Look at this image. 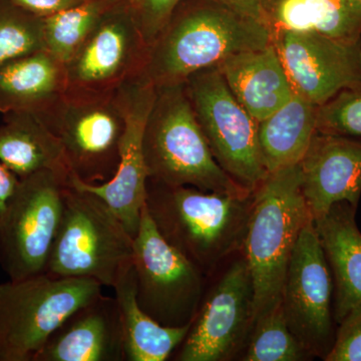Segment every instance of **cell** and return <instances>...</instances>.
Instances as JSON below:
<instances>
[{"label": "cell", "instance_id": "6da1fadb", "mask_svg": "<svg viewBox=\"0 0 361 361\" xmlns=\"http://www.w3.org/2000/svg\"><path fill=\"white\" fill-rule=\"evenodd\" d=\"M270 42L262 23L217 0H180L149 45L142 73L155 87L184 84L232 54Z\"/></svg>", "mask_w": 361, "mask_h": 361}, {"label": "cell", "instance_id": "7a4b0ae2", "mask_svg": "<svg viewBox=\"0 0 361 361\" xmlns=\"http://www.w3.org/2000/svg\"><path fill=\"white\" fill-rule=\"evenodd\" d=\"M254 193L205 192L148 179L146 207L161 236L210 277L242 250Z\"/></svg>", "mask_w": 361, "mask_h": 361}, {"label": "cell", "instance_id": "3957f363", "mask_svg": "<svg viewBox=\"0 0 361 361\" xmlns=\"http://www.w3.org/2000/svg\"><path fill=\"white\" fill-rule=\"evenodd\" d=\"M310 220L299 164L269 174L254 193L242 246L253 281L254 323L281 303L287 267Z\"/></svg>", "mask_w": 361, "mask_h": 361}, {"label": "cell", "instance_id": "277c9868", "mask_svg": "<svg viewBox=\"0 0 361 361\" xmlns=\"http://www.w3.org/2000/svg\"><path fill=\"white\" fill-rule=\"evenodd\" d=\"M149 179L168 186L246 195L214 159L184 84L156 87L142 137Z\"/></svg>", "mask_w": 361, "mask_h": 361}, {"label": "cell", "instance_id": "5b68a950", "mask_svg": "<svg viewBox=\"0 0 361 361\" xmlns=\"http://www.w3.org/2000/svg\"><path fill=\"white\" fill-rule=\"evenodd\" d=\"M134 238L97 195L68 183L58 234L44 273L89 278L113 288L133 264Z\"/></svg>", "mask_w": 361, "mask_h": 361}, {"label": "cell", "instance_id": "8992f818", "mask_svg": "<svg viewBox=\"0 0 361 361\" xmlns=\"http://www.w3.org/2000/svg\"><path fill=\"white\" fill-rule=\"evenodd\" d=\"M102 289L96 280L49 273L0 284V361H33L63 323Z\"/></svg>", "mask_w": 361, "mask_h": 361}, {"label": "cell", "instance_id": "52a82bcc", "mask_svg": "<svg viewBox=\"0 0 361 361\" xmlns=\"http://www.w3.org/2000/svg\"><path fill=\"white\" fill-rule=\"evenodd\" d=\"M37 116L61 145L71 177L89 185L104 184L114 177L125 130L116 92H66Z\"/></svg>", "mask_w": 361, "mask_h": 361}, {"label": "cell", "instance_id": "ba28073f", "mask_svg": "<svg viewBox=\"0 0 361 361\" xmlns=\"http://www.w3.org/2000/svg\"><path fill=\"white\" fill-rule=\"evenodd\" d=\"M184 87L218 165L240 187L255 192L269 176L257 121L233 96L217 66L194 73Z\"/></svg>", "mask_w": 361, "mask_h": 361}, {"label": "cell", "instance_id": "9c48e42d", "mask_svg": "<svg viewBox=\"0 0 361 361\" xmlns=\"http://www.w3.org/2000/svg\"><path fill=\"white\" fill-rule=\"evenodd\" d=\"M70 178L45 170L20 179L0 217V266L9 280L45 272Z\"/></svg>", "mask_w": 361, "mask_h": 361}, {"label": "cell", "instance_id": "30bf717a", "mask_svg": "<svg viewBox=\"0 0 361 361\" xmlns=\"http://www.w3.org/2000/svg\"><path fill=\"white\" fill-rule=\"evenodd\" d=\"M133 266L140 307L164 326L191 324L208 277L161 236L146 206L134 237Z\"/></svg>", "mask_w": 361, "mask_h": 361}, {"label": "cell", "instance_id": "8fae6325", "mask_svg": "<svg viewBox=\"0 0 361 361\" xmlns=\"http://www.w3.org/2000/svg\"><path fill=\"white\" fill-rule=\"evenodd\" d=\"M253 325V281L242 254L206 288L175 360H232L248 342Z\"/></svg>", "mask_w": 361, "mask_h": 361}, {"label": "cell", "instance_id": "7c38bea8", "mask_svg": "<svg viewBox=\"0 0 361 361\" xmlns=\"http://www.w3.org/2000/svg\"><path fill=\"white\" fill-rule=\"evenodd\" d=\"M281 305L287 325L310 357L334 346V280L314 223L300 233L285 275Z\"/></svg>", "mask_w": 361, "mask_h": 361}, {"label": "cell", "instance_id": "4fadbf2b", "mask_svg": "<svg viewBox=\"0 0 361 361\" xmlns=\"http://www.w3.org/2000/svg\"><path fill=\"white\" fill-rule=\"evenodd\" d=\"M148 49L127 0H122L104 16L66 63V92H116L142 73Z\"/></svg>", "mask_w": 361, "mask_h": 361}, {"label": "cell", "instance_id": "5bb4252c", "mask_svg": "<svg viewBox=\"0 0 361 361\" xmlns=\"http://www.w3.org/2000/svg\"><path fill=\"white\" fill-rule=\"evenodd\" d=\"M116 96L122 106L125 130L116 174L104 184H85L73 177L70 178V184L101 198L134 238L147 203L149 174L142 151V137L155 99L156 87L141 73L118 87Z\"/></svg>", "mask_w": 361, "mask_h": 361}, {"label": "cell", "instance_id": "9a60e30c", "mask_svg": "<svg viewBox=\"0 0 361 361\" xmlns=\"http://www.w3.org/2000/svg\"><path fill=\"white\" fill-rule=\"evenodd\" d=\"M270 39L297 96L322 106L341 90H361V39L286 30Z\"/></svg>", "mask_w": 361, "mask_h": 361}, {"label": "cell", "instance_id": "2e32d148", "mask_svg": "<svg viewBox=\"0 0 361 361\" xmlns=\"http://www.w3.org/2000/svg\"><path fill=\"white\" fill-rule=\"evenodd\" d=\"M301 193L312 220L334 204L357 207L361 195V142L316 132L299 163Z\"/></svg>", "mask_w": 361, "mask_h": 361}, {"label": "cell", "instance_id": "e0dca14e", "mask_svg": "<svg viewBox=\"0 0 361 361\" xmlns=\"http://www.w3.org/2000/svg\"><path fill=\"white\" fill-rule=\"evenodd\" d=\"M125 341L116 297L103 293L75 311L33 361H123Z\"/></svg>", "mask_w": 361, "mask_h": 361}, {"label": "cell", "instance_id": "ac0fdd59", "mask_svg": "<svg viewBox=\"0 0 361 361\" xmlns=\"http://www.w3.org/2000/svg\"><path fill=\"white\" fill-rule=\"evenodd\" d=\"M216 66L233 96L257 122L281 109L295 94L272 42L232 54Z\"/></svg>", "mask_w": 361, "mask_h": 361}, {"label": "cell", "instance_id": "d6986e66", "mask_svg": "<svg viewBox=\"0 0 361 361\" xmlns=\"http://www.w3.org/2000/svg\"><path fill=\"white\" fill-rule=\"evenodd\" d=\"M355 207L334 204L313 220L334 280V318L338 324L361 304V233Z\"/></svg>", "mask_w": 361, "mask_h": 361}, {"label": "cell", "instance_id": "ffe728a7", "mask_svg": "<svg viewBox=\"0 0 361 361\" xmlns=\"http://www.w3.org/2000/svg\"><path fill=\"white\" fill-rule=\"evenodd\" d=\"M258 13L269 35L286 30L361 39V4L356 0H258Z\"/></svg>", "mask_w": 361, "mask_h": 361}, {"label": "cell", "instance_id": "44dd1931", "mask_svg": "<svg viewBox=\"0 0 361 361\" xmlns=\"http://www.w3.org/2000/svg\"><path fill=\"white\" fill-rule=\"evenodd\" d=\"M66 92V65L47 49L0 68V113L49 110Z\"/></svg>", "mask_w": 361, "mask_h": 361}, {"label": "cell", "instance_id": "7402d4cb", "mask_svg": "<svg viewBox=\"0 0 361 361\" xmlns=\"http://www.w3.org/2000/svg\"><path fill=\"white\" fill-rule=\"evenodd\" d=\"M0 161L20 179L40 171L70 176L61 145L37 114H4L0 126Z\"/></svg>", "mask_w": 361, "mask_h": 361}, {"label": "cell", "instance_id": "603a6c76", "mask_svg": "<svg viewBox=\"0 0 361 361\" xmlns=\"http://www.w3.org/2000/svg\"><path fill=\"white\" fill-rule=\"evenodd\" d=\"M120 310L127 361H165L179 348L190 325L164 326L140 307L135 293L134 266L113 287Z\"/></svg>", "mask_w": 361, "mask_h": 361}, {"label": "cell", "instance_id": "cb8c5ba5", "mask_svg": "<svg viewBox=\"0 0 361 361\" xmlns=\"http://www.w3.org/2000/svg\"><path fill=\"white\" fill-rule=\"evenodd\" d=\"M318 106L297 94L258 122L261 155L269 174L302 160L316 133Z\"/></svg>", "mask_w": 361, "mask_h": 361}, {"label": "cell", "instance_id": "d4e9b609", "mask_svg": "<svg viewBox=\"0 0 361 361\" xmlns=\"http://www.w3.org/2000/svg\"><path fill=\"white\" fill-rule=\"evenodd\" d=\"M122 0H84L44 18L45 49L66 63L104 16Z\"/></svg>", "mask_w": 361, "mask_h": 361}, {"label": "cell", "instance_id": "484cf974", "mask_svg": "<svg viewBox=\"0 0 361 361\" xmlns=\"http://www.w3.org/2000/svg\"><path fill=\"white\" fill-rule=\"evenodd\" d=\"M310 357L292 334L281 303L254 323L242 360L299 361Z\"/></svg>", "mask_w": 361, "mask_h": 361}, {"label": "cell", "instance_id": "4316f807", "mask_svg": "<svg viewBox=\"0 0 361 361\" xmlns=\"http://www.w3.org/2000/svg\"><path fill=\"white\" fill-rule=\"evenodd\" d=\"M45 49L44 18L0 0V68L11 61Z\"/></svg>", "mask_w": 361, "mask_h": 361}, {"label": "cell", "instance_id": "83f0119b", "mask_svg": "<svg viewBox=\"0 0 361 361\" xmlns=\"http://www.w3.org/2000/svg\"><path fill=\"white\" fill-rule=\"evenodd\" d=\"M316 132L361 142V90H344L318 106Z\"/></svg>", "mask_w": 361, "mask_h": 361}, {"label": "cell", "instance_id": "f1b7e54d", "mask_svg": "<svg viewBox=\"0 0 361 361\" xmlns=\"http://www.w3.org/2000/svg\"><path fill=\"white\" fill-rule=\"evenodd\" d=\"M180 0H127L147 47L153 44Z\"/></svg>", "mask_w": 361, "mask_h": 361}, {"label": "cell", "instance_id": "f546056e", "mask_svg": "<svg viewBox=\"0 0 361 361\" xmlns=\"http://www.w3.org/2000/svg\"><path fill=\"white\" fill-rule=\"evenodd\" d=\"M325 361H361V304L338 323L334 346Z\"/></svg>", "mask_w": 361, "mask_h": 361}, {"label": "cell", "instance_id": "4dcf8cb0", "mask_svg": "<svg viewBox=\"0 0 361 361\" xmlns=\"http://www.w3.org/2000/svg\"><path fill=\"white\" fill-rule=\"evenodd\" d=\"M9 1L33 16L47 18L71 6H77L84 0H9Z\"/></svg>", "mask_w": 361, "mask_h": 361}, {"label": "cell", "instance_id": "1f68e13d", "mask_svg": "<svg viewBox=\"0 0 361 361\" xmlns=\"http://www.w3.org/2000/svg\"><path fill=\"white\" fill-rule=\"evenodd\" d=\"M20 179L0 161V217L16 193Z\"/></svg>", "mask_w": 361, "mask_h": 361}, {"label": "cell", "instance_id": "d6a6232c", "mask_svg": "<svg viewBox=\"0 0 361 361\" xmlns=\"http://www.w3.org/2000/svg\"><path fill=\"white\" fill-rule=\"evenodd\" d=\"M217 1L229 7L236 13L259 21L258 0H217Z\"/></svg>", "mask_w": 361, "mask_h": 361}, {"label": "cell", "instance_id": "836d02e7", "mask_svg": "<svg viewBox=\"0 0 361 361\" xmlns=\"http://www.w3.org/2000/svg\"><path fill=\"white\" fill-rule=\"evenodd\" d=\"M356 1L360 2V4H361V0H356Z\"/></svg>", "mask_w": 361, "mask_h": 361}]
</instances>
